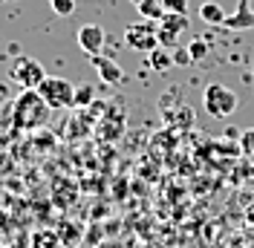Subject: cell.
I'll return each instance as SVG.
<instances>
[{
    "label": "cell",
    "mask_w": 254,
    "mask_h": 248,
    "mask_svg": "<svg viewBox=\"0 0 254 248\" xmlns=\"http://www.w3.org/2000/svg\"><path fill=\"white\" fill-rule=\"evenodd\" d=\"M159 47L176 49V47H179V35H174V32H168V29H162V26H159Z\"/></svg>",
    "instance_id": "cell-17"
},
{
    "label": "cell",
    "mask_w": 254,
    "mask_h": 248,
    "mask_svg": "<svg viewBox=\"0 0 254 248\" xmlns=\"http://www.w3.org/2000/svg\"><path fill=\"white\" fill-rule=\"evenodd\" d=\"M3 3H12V0H3Z\"/></svg>",
    "instance_id": "cell-21"
},
{
    "label": "cell",
    "mask_w": 254,
    "mask_h": 248,
    "mask_svg": "<svg viewBox=\"0 0 254 248\" xmlns=\"http://www.w3.org/2000/svg\"><path fill=\"white\" fill-rule=\"evenodd\" d=\"M240 150L249 153V156H254V127H249V130L240 133Z\"/></svg>",
    "instance_id": "cell-16"
},
{
    "label": "cell",
    "mask_w": 254,
    "mask_h": 248,
    "mask_svg": "<svg viewBox=\"0 0 254 248\" xmlns=\"http://www.w3.org/2000/svg\"><path fill=\"white\" fill-rule=\"evenodd\" d=\"M222 26H225V29H231V32L254 29V12H252V6H249V0H240L237 12H234V15H225Z\"/></svg>",
    "instance_id": "cell-8"
},
{
    "label": "cell",
    "mask_w": 254,
    "mask_h": 248,
    "mask_svg": "<svg viewBox=\"0 0 254 248\" xmlns=\"http://www.w3.org/2000/svg\"><path fill=\"white\" fill-rule=\"evenodd\" d=\"M188 52H190L193 61H202V58L208 55V41L205 38H193V41L188 44Z\"/></svg>",
    "instance_id": "cell-14"
},
{
    "label": "cell",
    "mask_w": 254,
    "mask_h": 248,
    "mask_svg": "<svg viewBox=\"0 0 254 248\" xmlns=\"http://www.w3.org/2000/svg\"><path fill=\"white\" fill-rule=\"evenodd\" d=\"M159 26L168 32H174V35H182V32L188 29V15H179V12H165V17L159 20Z\"/></svg>",
    "instance_id": "cell-12"
},
{
    "label": "cell",
    "mask_w": 254,
    "mask_h": 248,
    "mask_svg": "<svg viewBox=\"0 0 254 248\" xmlns=\"http://www.w3.org/2000/svg\"><path fill=\"white\" fill-rule=\"evenodd\" d=\"M38 95L47 101L52 110H66L72 107V98H75V84L69 78L61 75H47L38 87Z\"/></svg>",
    "instance_id": "cell-3"
},
{
    "label": "cell",
    "mask_w": 254,
    "mask_h": 248,
    "mask_svg": "<svg viewBox=\"0 0 254 248\" xmlns=\"http://www.w3.org/2000/svg\"><path fill=\"white\" fill-rule=\"evenodd\" d=\"M252 72H254V69H252Z\"/></svg>",
    "instance_id": "cell-22"
},
{
    "label": "cell",
    "mask_w": 254,
    "mask_h": 248,
    "mask_svg": "<svg viewBox=\"0 0 254 248\" xmlns=\"http://www.w3.org/2000/svg\"><path fill=\"white\" fill-rule=\"evenodd\" d=\"M9 98H12V90H9V84H3V81H0V104H9Z\"/></svg>",
    "instance_id": "cell-20"
},
{
    "label": "cell",
    "mask_w": 254,
    "mask_h": 248,
    "mask_svg": "<svg viewBox=\"0 0 254 248\" xmlns=\"http://www.w3.org/2000/svg\"><path fill=\"white\" fill-rule=\"evenodd\" d=\"M136 9H139V15L144 20H162L165 17V6H162V0H136Z\"/></svg>",
    "instance_id": "cell-11"
},
{
    "label": "cell",
    "mask_w": 254,
    "mask_h": 248,
    "mask_svg": "<svg viewBox=\"0 0 254 248\" xmlns=\"http://www.w3.org/2000/svg\"><path fill=\"white\" fill-rule=\"evenodd\" d=\"M93 101H95V87H93V84H75L72 107H90Z\"/></svg>",
    "instance_id": "cell-13"
},
{
    "label": "cell",
    "mask_w": 254,
    "mask_h": 248,
    "mask_svg": "<svg viewBox=\"0 0 254 248\" xmlns=\"http://www.w3.org/2000/svg\"><path fill=\"white\" fill-rule=\"evenodd\" d=\"M9 78L15 81L20 90H38V87H41V81L47 78V69H44V63H41V61L20 55V58L12 63V72H9Z\"/></svg>",
    "instance_id": "cell-5"
},
{
    "label": "cell",
    "mask_w": 254,
    "mask_h": 248,
    "mask_svg": "<svg viewBox=\"0 0 254 248\" xmlns=\"http://www.w3.org/2000/svg\"><path fill=\"white\" fill-rule=\"evenodd\" d=\"M171 52H174V66H188V63H193L188 47H176V49H171Z\"/></svg>",
    "instance_id": "cell-19"
},
{
    "label": "cell",
    "mask_w": 254,
    "mask_h": 248,
    "mask_svg": "<svg viewBox=\"0 0 254 248\" xmlns=\"http://www.w3.org/2000/svg\"><path fill=\"white\" fill-rule=\"evenodd\" d=\"M49 104L38 95V90H23V93L15 98L12 104V116H15V124L23 127V130H38L44 127L49 119Z\"/></svg>",
    "instance_id": "cell-1"
},
{
    "label": "cell",
    "mask_w": 254,
    "mask_h": 248,
    "mask_svg": "<svg viewBox=\"0 0 254 248\" xmlns=\"http://www.w3.org/2000/svg\"><path fill=\"white\" fill-rule=\"evenodd\" d=\"M125 44L133 52H153L159 47V23L156 20H136L125 29Z\"/></svg>",
    "instance_id": "cell-4"
},
{
    "label": "cell",
    "mask_w": 254,
    "mask_h": 248,
    "mask_svg": "<svg viewBox=\"0 0 254 248\" xmlns=\"http://www.w3.org/2000/svg\"><path fill=\"white\" fill-rule=\"evenodd\" d=\"M240 107V95L225 84H208L202 90V110L211 119H228Z\"/></svg>",
    "instance_id": "cell-2"
},
{
    "label": "cell",
    "mask_w": 254,
    "mask_h": 248,
    "mask_svg": "<svg viewBox=\"0 0 254 248\" xmlns=\"http://www.w3.org/2000/svg\"><path fill=\"white\" fill-rule=\"evenodd\" d=\"M165 12H179V15H188L190 9V0H162Z\"/></svg>",
    "instance_id": "cell-18"
},
{
    "label": "cell",
    "mask_w": 254,
    "mask_h": 248,
    "mask_svg": "<svg viewBox=\"0 0 254 248\" xmlns=\"http://www.w3.org/2000/svg\"><path fill=\"white\" fill-rule=\"evenodd\" d=\"M147 66H150V72H168L174 66V52L165 47H156L153 52H147Z\"/></svg>",
    "instance_id": "cell-9"
},
{
    "label": "cell",
    "mask_w": 254,
    "mask_h": 248,
    "mask_svg": "<svg viewBox=\"0 0 254 248\" xmlns=\"http://www.w3.org/2000/svg\"><path fill=\"white\" fill-rule=\"evenodd\" d=\"M90 63H93V69L98 72V78L104 81V84H122L125 81V69L119 66L116 61H110L107 55H90Z\"/></svg>",
    "instance_id": "cell-7"
},
{
    "label": "cell",
    "mask_w": 254,
    "mask_h": 248,
    "mask_svg": "<svg viewBox=\"0 0 254 248\" xmlns=\"http://www.w3.org/2000/svg\"><path fill=\"white\" fill-rule=\"evenodd\" d=\"M199 20L208 23V26H222L225 12H222V6L217 0H205V3H199Z\"/></svg>",
    "instance_id": "cell-10"
},
{
    "label": "cell",
    "mask_w": 254,
    "mask_h": 248,
    "mask_svg": "<svg viewBox=\"0 0 254 248\" xmlns=\"http://www.w3.org/2000/svg\"><path fill=\"white\" fill-rule=\"evenodd\" d=\"M49 6H52L55 15H61V17H66V15L75 12V0H49Z\"/></svg>",
    "instance_id": "cell-15"
},
{
    "label": "cell",
    "mask_w": 254,
    "mask_h": 248,
    "mask_svg": "<svg viewBox=\"0 0 254 248\" xmlns=\"http://www.w3.org/2000/svg\"><path fill=\"white\" fill-rule=\"evenodd\" d=\"M104 41H107V35H104V26H98V23H84L75 32V44L84 55H98L104 49Z\"/></svg>",
    "instance_id": "cell-6"
}]
</instances>
